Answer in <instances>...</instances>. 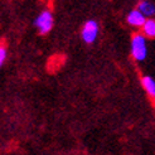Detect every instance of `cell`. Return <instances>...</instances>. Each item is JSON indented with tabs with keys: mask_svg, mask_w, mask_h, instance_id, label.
I'll use <instances>...</instances> for the list:
<instances>
[{
	"mask_svg": "<svg viewBox=\"0 0 155 155\" xmlns=\"http://www.w3.org/2000/svg\"><path fill=\"white\" fill-rule=\"evenodd\" d=\"M34 25L38 28V30H39L42 34L48 33L53 27V15H52V13L49 10L42 12L37 17V19L34 21Z\"/></svg>",
	"mask_w": 155,
	"mask_h": 155,
	"instance_id": "cell-2",
	"label": "cell"
},
{
	"mask_svg": "<svg viewBox=\"0 0 155 155\" xmlns=\"http://www.w3.org/2000/svg\"><path fill=\"white\" fill-rule=\"evenodd\" d=\"M98 35V24L95 20H87L82 28V39L86 43H94Z\"/></svg>",
	"mask_w": 155,
	"mask_h": 155,
	"instance_id": "cell-3",
	"label": "cell"
},
{
	"mask_svg": "<svg viewBox=\"0 0 155 155\" xmlns=\"http://www.w3.org/2000/svg\"><path fill=\"white\" fill-rule=\"evenodd\" d=\"M146 17L145 15L139 10V9H134V10H131L129 14H127V23L130 25H133V27H143V24L145 23V19Z\"/></svg>",
	"mask_w": 155,
	"mask_h": 155,
	"instance_id": "cell-4",
	"label": "cell"
},
{
	"mask_svg": "<svg viewBox=\"0 0 155 155\" xmlns=\"http://www.w3.org/2000/svg\"><path fill=\"white\" fill-rule=\"evenodd\" d=\"M137 9L140 10L145 17H153V15L155 14V5L150 2H148V0H143V2H140Z\"/></svg>",
	"mask_w": 155,
	"mask_h": 155,
	"instance_id": "cell-5",
	"label": "cell"
},
{
	"mask_svg": "<svg viewBox=\"0 0 155 155\" xmlns=\"http://www.w3.org/2000/svg\"><path fill=\"white\" fill-rule=\"evenodd\" d=\"M141 83H143V87L145 88V91L151 96L155 97V80L151 78L150 76H145L141 78Z\"/></svg>",
	"mask_w": 155,
	"mask_h": 155,
	"instance_id": "cell-6",
	"label": "cell"
},
{
	"mask_svg": "<svg viewBox=\"0 0 155 155\" xmlns=\"http://www.w3.org/2000/svg\"><path fill=\"white\" fill-rule=\"evenodd\" d=\"M131 54L136 61H144L148 54V47H146L145 35L136 34L131 39Z\"/></svg>",
	"mask_w": 155,
	"mask_h": 155,
	"instance_id": "cell-1",
	"label": "cell"
},
{
	"mask_svg": "<svg viewBox=\"0 0 155 155\" xmlns=\"http://www.w3.org/2000/svg\"><path fill=\"white\" fill-rule=\"evenodd\" d=\"M141 28H143V33L145 37H149V38L155 37V20L154 19H146Z\"/></svg>",
	"mask_w": 155,
	"mask_h": 155,
	"instance_id": "cell-7",
	"label": "cell"
},
{
	"mask_svg": "<svg viewBox=\"0 0 155 155\" xmlns=\"http://www.w3.org/2000/svg\"><path fill=\"white\" fill-rule=\"evenodd\" d=\"M6 59V48L0 45V67L4 64V62Z\"/></svg>",
	"mask_w": 155,
	"mask_h": 155,
	"instance_id": "cell-8",
	"label": "cell"
}]
</instances>
